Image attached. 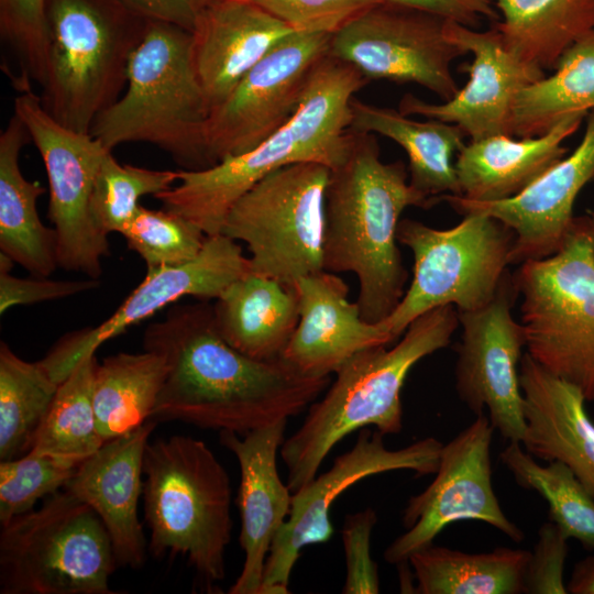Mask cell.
Wrapping results in <instances>:
<instances>
[{"label":"cell","instance_id":"6da1fadb","mask_svg":"<svg viewBox=\"0 0 594 594\" xmlns=\"http://www.w3.org/2000/svg\"><path fill=\"white\" fill-rule=\"evenodd\" d=\"M143 348L162 355L167 369L154 421L245 435L299 415L330 384V376L304 375L283 359L239 352L221 337L205 301L170 307L146 327Z\"/></svg>","mask_w":594,"mask_h":594},{"label":"cell","instance_id":"7a4b0ae2","mask_svg":"<svg viewBox=\"0 0 594 594\" xmlns=\"http://www.w3.org/2000/svg\"><path fill=\"white\" fill-rule=\"evenodd\" d=\"M353 132L346 158L330 172L326 189L323 270L354 273L362 318H387L405 294L407 271L397 227L410 206L438 202L414 188L403 162L384 163L374 134Z\"/></svg>","mask_w":594,"mask_h":594},{"label":"cell","instance_id":"3957f363","mask_svg":"<svg viewBox=\"0 0 594 594\" xmlns=\"http://www.w3.org/2000/svg\"><path fill=\"white\" fill-rule=\"evenodd\" d=\"M369 81L328 54L311 73L298 110L283 127L244 154L205 169H179V184L154 198L207 235L221 233L233 204L270 173L301 162L332 169L346 158L353 141L351 101Z\"/></svg>","mask_w":594,"mask_h":594},{"label":"cell","instance_id":"277c9868","mask_svg":"<svg viewBox=\"0 0 594 594\" xmlns=\"http://www.w3.org/2000/svg\"><path fill=\"white\" fill-rule=\"evenodd\" d=\"M459 323L454 306L437 307L415 319L393 348L365 349L336 372L323 397L310 405L301 426L279 449L293 494L317 475L345 436L369 426L383 435L402 431L407 375L424 358L446 348Z\"/></svg>","mask_w":594,"mask_h":594},{"label":"cell","instance_id":"5b68a950","mask_svg":"<svg viewBox=\"0 0 594 594\" xmlns=\"http://www.w3.org/2000/svg\"><path fill=\"white\" fill-rule=\"evenodd\" d=\"M190 47V31L147 20L129 61L125 91L96 118L90 134L111 151L127 142H147L182 169L210 167L205 136L210 108Z\"/></svg>","mask_w":594,"mask_h":594},{"label":"cell","instance_id":"8992f818","mask_svg":"<svg viewBox=\"0 0 594 594\" xmlns=\"http://www.w3.org/2000/svg\"><path fill=\"white\" fill-rule=\"evenodd\" d=\"M143 508L154 557H185L208 588L226 576L231 540L229 475L201 440L175 435L148 440L143 457Z\"/></svg>","mask_w":594,"mask_h":594},{"label":"cell","instance_id":"52a82bcc","mask_svg":"<svg viewBox=\"0 0 594 594\" xmlns=\"http://www.w3.org/2000/svg\"><path fill=\"white\" fill-rule=\"evenodd\" d=\"M147 19L119 0H46V75L40 96L62 125L90 134L127 85Z\"/></svg>","mask_w":594,"mask_h":594},{"label":"cell","instance_id":"ba28073f","mask_svg":"<svg viewBox=\"0 0 594 594\" xmlns=\"http://www.w3.org/2000/svg\"><path fill=\"white\" fill-rule=\"evenodd\" d=\"M513 282L527 353L594 403V239L585 217L574 218L553 255L520 264Z\"/></svg>","mask_w":594,"mask_h":594},{"label":"cell","instance_id":"9c48e42d","mask_svg":"<svg viewBox=\"0 0 594 594\" xmlns=\"http://www.w3.org/2000/svg\"><path fill=\"white\" fill-rule=\"evenodd\" d=\"M1 594H112L118 564L96 512L68 490L1 526Z\"/></svg>","mask_w":594,"mask_h":594},{"label":"cell","instance_id":"30bf717a","mask_svg":"<svg viewBox=\"0 0 594 594\" xmlns=\"http://www.w3.org/2000/svg\"><path fill=\"white\" fill-rule=\"evenodd\" d=\"M453 228L440 230L404 219L397 240L414 255L409 288L383 324L397 341L425 312L452 305L472 311L490 304L507 274L514 233L483 212L463 215Z\"/></svg>","mask_w":594,"mask_h":594},{"label":"cell","instance_id":"8fae6325","mask_svg":"<svg viewBox=\"0 0 594 594\" xmlns=\"http://www.w3.org/2000/svg\"><path fill=\"white\" fill-rule=\"evenodd\" d=\"M330 172L316 162L290 164L263 177L233 204L221 233L248 245L252 272L294 286L323 270Z\"/></svg>","mask_w":594,"mask_h":594},{"label":"cell","instance_id":"7c38bea8","mask_svg":"<svg viewBox=\"0 0 594 594\" xmlns=\"http://www.w3.org/2000/svg\"><path fill=\"white\" fill-rule=\"evenodd\" d=\"M14 114L25 125L46 170L47 218L55 231L58 267L99 279L110 246L108 235L95 226L90 199L100 163L111 150L91 134L58 123L32 90L16 96Z\"/></svg>","mask_w":594,"mask_h":594},{"label":"cell","instance_id":"4fadbf2b","mask_svg":"<svg viewBox=\"0 0 594 594\" xmlns=\"http://www.w3.org/2000/svg\"><path fill=\"white\" fill-rule=\"evenodd\" d=\"M446 21L383 1L332 34L329 55L370 81L416 84L447 101L459 90L451 65L468 53L446 36Z\"/></svg>","mask_w":594,"mask_h":594},{"label":"cell","instance_id":"5bb4252c","mask_svg":"<svg viewBox=\"0 0 594 594\" xmlns=\"http://www.w3.org/2000/svg\"><path fill=\"white\" fill-rule=\"evenodd\" d=\"M485 414L443 444L433 481L409 498L402 514L406 531L384 551L389 564L407 563L409 557L433 543L449 525L477 520L499 530L515 542L524 532L503 512L492 483L491 443L494 432Z\"/></svg>","mask_w":594,"mask_h":594},{"label":"cell","instance_id":"9a60e30c","mask_svg":"<svg viewBox=\"0 0 594 594\" xmlns=\"http://www.w3.org/2000/svg\"><path fill=\"white\" fill-rule=\"evenodd\" d=\"M378 430L361 429L350 451L336 458L332 466L293 494L288 518L270 548L260 594L289 593V579L304 547L332 538L330 508L345 490L376 474L408 470L418 476L435 474L443 443L427 437L391 450Z\"/></svg>","mask_w":594,"mask_h":594},{"label":"cell","instance_id":"2e32d148","mask_svg":"<svg viewBox=\"0 0 594 594\" xmlns=\"http://www.w3.org/2000/svg\"><path fill=\"white\" fill-rule=\"evenodd\" d=\"M330 38L324 33L287 35L210 110L205 136L211 166L253 150L292 119L311 73L329 54Z\"/></svg>","mask_w":594,"mask_h":594},{"label":"cell","instance_id":"e0dca14e","mask_svg":"<svg viewBox=\"0 0 594 594\" xmlns=\"http://www.w3.org/2000/svg\"><path fill=\"white\" fill-rule=\"evenodd\" d=\"M251 272L250 258L237 241L219 233L208 235L191 261L147 268L142 282L118 309L96 327L64 336L40 361L58 385L89 354L120 334L174 305L184 297L217 299L233 282Z\"/></svg>","mask_w":594,"mask_h":594},{"label":"cell","instance_id":"ac0fdd59","mask_svg":"<svg viewBox=\"0 0 594 594\" xmlns=\"http://www.w3.org/2000/svg\"><path fill=\"white\" fill-rule=\"evenodd\" d=\"M516 295L507 272L490 304L458 310L462 336L454 373L455 391L465 406L475 415L486 410L503 438L521 443L525 418L518 364L526 338L512 314Z\"/></svg>","mask_w":594,"mask_h":594},{"label":"cell","instance_id":"d6986e66","mask_svg":"<svg viewBox=\"0 0 594 594\" xmlns=\"http://www.w3.org/2000/svg\"><path fill=\"white\" fill-rule=\"evenodd\" d=\"M444 33L473 55L472 62L462 67L469 74L468 82L440 103L405 95L398 105L399 112L457 124L473 141L502 134L514 136L516 99L522 89L541 79L544 70L510 52L495 26L477 31L447 20Z\"/></svg>","mask_w":594,"mask_h":594},{"label":"cell","instance_id":"ffe728a7","mask_svg":"<svg viewBox=\"0 0 594 594\" xmlns=\"http://www.w3.org/2000/svg\"><path fill=\"white\" fill-rule=\"evenodd\" d=\"M594 179V110L586 116L582 140L570 155L547 169L520 194L497 201H473L442 195L461 215L486 213L514 233L510 264L541 260L563 245L573 222V206L583 187Z\"/></svg>","mask_w":594,"mask_h":594},{"label":"cell","instance_id":"44dd1931","mask_svg":"<svg viewBox=\"0 0 594 594\" xmlns=\"http://www.w3.org/2000/svg\"><path fill=\"white\" fill-rule=\"evenodd\" d=\"M287 421L245 435L219 432L220 443L235 455L240 466L237 504L244 561L230 594H260L270 548L292 508L293 493L277 471V454L285 440Z\"/></svg>","mask_w":594,"mask_h":594},{"label":"cell","instance_id":"7402d4cb","mask_svg":"<svg viewBox=\"0 0 594 594\" xmlns=\"http://www.w3.org/2000/svg\"><path fill=\"white\" fill-rule=\"evenodd\" d=\"M299 322L282 359L307 376L326 377L356 353L395 342L383 324L370 323L337 273L319 271L295 284Z\"/></svg>","mask_w":594,"mask_h":594},{"label":"cell","instance_id":"603a6c76","mask_svg":"<svg viewBox=\"0 0 594 594\" xmlns=\"http://www.w3.org/2000/svg\"><path fill=\"white\" fill-rule=\"evenodd\" d=\"M156 421L110 439L85 459L65 485L90 506L105 525L119 565L141 568L146 561V540L138 516L143 493V457Z\"/></svg>","mask_w":594,"mask_h":594},{"label":"cell","instance_id":"cb8c5ba5","mask_svg":"<svg viewBox=\"0 0 594 594\" xmlns=\"http://www.w3.org/2000/svg\"><path fill=\"white\" fill-rule=\"evenodd\" d=\"M294 32L248 0H215L200 7L190 32L191 62L210 110Z\"/></svg>","mask_w":594,"mask_h":594},{"label":"cell","instance_id":"d4e9b609","mask_svg":"<svg viewBox=\"0 0 594 594\" xmlns=\"http://www.w3.org/2000/svg\"><path fill=\"white\" fill-rule=\"evenodd\" d=\"M524 397V449L565 464L594 499V422L573 384L549 373L528 353L519 364Z\"/></svg>","mask_w":594,"mask_h":594},{"label":"cell","instance_id":"484cf974","mask_svg":"<svg viewBox=\"0 0 594 594\" xmlns=\"http://www.w3.org/2000/svg\"><path fill=\"white\" fill-rule=\"evenodd\" d=\"M587 113L568 114L538 136L493 135L471 140L454 163L461 197L497 201L520 194L566 155L564 141L574 134Z\"/></svg>","mask_w":594,"mask_h":594},{"label":"cell","instance_id":"4316f807","mask_svg":"<svg viewBox=\"0 0 594 594\" xmlns=\"http://www.w3.org/2000/svg\"><path fill=\"white\" fill-rule=\"evenodd\" d=\"M212 310L221 337L258 361L282 359L299 322L295 285L252 271L233 282L216 299Z\"/></svg>","mask_w":594,"mask_h":594},{"label":"cell","instance_id":"83f0119b","mask_svg":"<svg viewBox=\"0 0 594 594\" xmlns=\"http://www.w3.org/2000/svg\"><path fill=\"white\" fill-rule=\"evenodd\" d=\"M30 135L13 113L0 134V249L31 275L48 277L57 265L56 237L41 220L37 198L45 188L24 177L19 165Z\"/></svg>","mask_w":594,"mask_h":594},{"label":"cell","instance_id":"f1b7e54d","mask_svg":"<svg viewBox=\"0 0 594 594\" xmlns=\"http://www.w3.org/2000/svg\"><path fill=\"white\" fill-rule=\"evenodd\" d=\"M351 130L380 134L396 142L407 154L410 185L438 201L442 195H461L453 156L465 145V132L457 124L427 119L417 121L399 110L351 101Z\"/></svg>","mask_w":594,"mask_h":594},{"label":"cell","instance_id":"f546056e","mask_svg":"<svg viewBox=\"0 0 594 594\" xmlns=\"http://www.w3.org/2000/svg\"><path fill=\"white\" fill-rule=\"evenodd\" d=\"M506 47L542 70L594 30V0H494Z\"/></svg>","mask_w":594,"mask_h":594},{"label":"cell","instance_id":"4dcf8cb0","mask_svg":"<svg viewBox=\"0 0 594 594\" xmlns=\"http://www.w3.org/2000/svg\"><path fill=\"white\" fill-rule=\"evenodd\" d=\"M530 551L496 548L469 553L433 543L414 552L407 563L420 594H520Z\"/></svg>","mask_w":594,"mask_h":594},{"label":"cell","instance_id":"1f68e13d","mask_svg":"<svg viewBox=\"0 0 594 594\" xmlns=\"http://www.w3.org/2000/svg\"><path fill=\"white\" fill-rule=\"evenodd\" d=\"M166 370L164 358L147 350L121 352L97 364L92 400L105 442L151 418Z\"/></svg>","mask_w":594,"mask_h":594},{"label":"cell","instance_id":"d6a6232c","mask_svg":"<svg viewBox=\"0 0 594 594\" xmlns=\"http://www.w3.org/2000/svg\"><path fill=\"white\" fill-rule=\"evenodd\" d=\"M553 70L518 95L514 136H538L568 114L594 110V30L570 46Z\"/></svg>","mask_w":594,"mask_h":594},{"label":"cell","instance_id":"836d02e7","mask_svg":"<svg viewBox=\"0 0 594 594\" xmlns=\"http://www.w3.org/2000/svg\"><path fill=\"white\" fill-rule=\"evenodd\" d=\"M58 384L40 361L29 362L0 343V460L21 457L54 399Z\"/></svg>","mask_w":594,"mask_h":594},{"label":"cell","instance_id":"e575fe53","mask_svg":"<svg viewBox=\"0 0 594 594\" xmlns=\"http://www.w3.org/2000/svg\"><path fill=\"white\" fill-rule=\"evenodd\" d=\"M97 364L89 354L59 384L31 450L80 463L103 444L92 400Z\"/></svg>","mask_w":594,"mask_h":594},{"label":"cell","instance_id":"d590c367","mask_svg":"<svg viewBox=\"0 0 594 594\" xmlns=\"http://www.w3.org/2000/svg\"><path fill=\"white\" fill-rule=\"evenodd\" d=\"M499 458L520 486L536 491L548 503L551 521L569 539L594 549V499L565 464H539L520 442H509Z\"/></svg>","mask_w":594,"mask_h":594},{"label":"cell","instance_id":"8d00e7d4","mask_svg":"<svg viewBox=\"0 0 594 594\" xmlns=\"http://www.w3.org/2000/svg\"><path fill=\"white\" fill-rule=\"evenodd\" d=\"M178 182V170H157L119 163L108 151L98 168L90 212L97 229L120 233L132 220L144 196L153 197Z\"/></svg>","mask_w":594,"mask_h":594},{"label":"cell","instance_id":"74e56055","mask_svg":"<svg viewBox=\"0 0 594 594\" xmlns=\"http://www.w3.org/2000/svg\"><path fill=\"white\" fill-rule=\"evenodd\" d=\"M120 234L128 248L141 256L146 270L182 265L194 260L208 237L182 216L142 205Z\"/></svg>","mask_w":594,"mask_h":594},{"label":"cell","instance_id":"f35d334b","mask_svg":"<svg viewBox=\"0 0 594 594\" xmlns=\"http://www.w3.org/2000/svg\"><path fill=\"white\" fill-rule=\"evenodd\" d=\"M79 463L30 450L0 462V522L31 512L36 502L65 487Z\"/></svg>","mask_w":594,"mask_h":594},{"label":"cell","instance_id":"ab89813d","mask_svg":"<svg viewBox=\"0 0 594 594\" xmlns=\"http://www.w3.org/2000/svg\"><path fill=\"white\" fill-rule=\"evenodd\" d=\"M46 0H0V34L18 65L19 88L44 85L46 75Z\"/></svg>","mask_w":594,"mask_h":594},{"label":"cell","instance_id":"60d3db41","mask_svg":"<svg viewBox=\"0 0 594 594\" xmlns=\"http://www.w3.org/2000/svg\"><path fill=\"white\" fill-rule=\"evenodd\" d=\"M295 32L334 34L384 0H248Z\"/></svg>","mask_w":594,"mask_h":594},{"label":"cell","instance_id":"b9f144b4","mask_svg":"<svg viewBox=\"0 0 594 594\" xmlns=\"http://www.w3.org/2000/svg\"><path fill=\"white\" fill-rule=\"evenodd\" d=\"M377 521L376 512L365 508L346 517L342 540L345 553L344 594L380 592L377 564L371 557V534Z\"/></svg>","mask_w":594,"mask_h":594},{"label":"cell","instance_id":"7bdbcfd3","mask_svg":"<svg viewBox=\"0 0 594 594\" xmlns=\"http://www.w3.org/2000/svg\"><path fill=\"white\" fill-rule=\"evenodd\" d=\"M568 540L553 522H544L538 531V540L530 551L525 573V592L531 594H565L563 580Z\"/></svg>","mask_w":594,"mask_h":594},{"label":"cell","instance_id":"ee69618b","mask_svg":"<svg viewBox=\"0 0 594 594\" xmlns=\"http://www.w3.org/2000/svg\"><path fill=\"white\" fill-rule=\"evenodd\" d=\"M100 280H53L47 277H18L8 271H0V312L15 306L55 300L95 289Z\"/></svg>","mask_w":594,"mask_h":594},{"label":"cell","instance_id":"f6af8a7d","mask_svg":"<svg viewBox=\"0 0 594 594\" xmlns=\"http://www.w3.org/2000/svg\"><path fill=\"white\" fill-rule=\"evenodd\" d=\"M389 3L427 11L446 20L476 29L483 19L494 23L499 13L494 0H384Z\"/></svg>","mask_w":594,"mask_h":594},{"label":"cell","instance_id":"bcb514c9","mask_svg":"<svg viewBox=\"0 0 594 594\" xmlns=\"http://www.w3.org/2000/svg\"><path fill=\"white\" fill-rule=\"evenodd\" d=\"M135 14L155 21L175 24L191 32L198 0H119Z\"/></svg>","mask_w":594,"mask_h":594},{"label":"cell","instance_id":"7dc6e473","mask_svg":"<svg viewBox=\"0 0 594 594\" xmlns=\"http://www.w3.org/2000/svg\"><path fill=\"white\" fill-rule=\"evenodd\" d=\"M568 593L594 594V557L579 562L566 585Z\"/></svg>","mask_w":594,"mask_h":594},{"label":"cell","instance_id":"c3c4849f","mask_svg":"<svg viewBox=\"0 0 594 594\" xmlns=\"http://www.w3.org/2000/svg\"><path fill=\"white\" fill-rule=\"evenodd\" d=\"M584 217L587 222L588 229L592 233V237L594 239V211H587V213Z\"/></svg>","mask_w":594,"mask_h":594},{"label":"cell","instance_id":"681fc988","mask_svg":"<svg viewBox=\"0 0 594 594\" xmlns=\"http://www.w3.org/2000/svg\"><path fill=\"white\" fill-rule=\"evenodd\" d=\"M211 1H215V0H198V6L199 8L202 7L204 4L208 3V2H211Z\"/></svg>","mask_w":594,"mask_h":594}]
</instances>
